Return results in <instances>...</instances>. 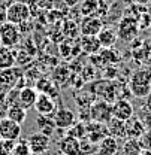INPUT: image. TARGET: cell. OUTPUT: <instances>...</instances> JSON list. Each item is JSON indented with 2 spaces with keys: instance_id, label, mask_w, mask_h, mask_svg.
I'll return each mask as SVG.
<instances>
[{
  "instance_id": "cell-31",
  "label": "cell",
  "mask_w": 151,
  "mask_h": 155,
  "mask_svg": "<svg viewBox=\"0 0 151 155\" xmlns=\"http://www.w3.org/2000/svg\"><path fill=\"white\" fill-rule=\"evenodd\" d=\"M6 110H8V103H6V94L0 93V118L6 116Z\"/></svg>"
},
{
  "instance_id": "cell-7",
  "label": "cell",
  "mask_w": 151,
  "mask_h": 155,
  "mask_svg": "<svg viewBox=\"0 0 151 155\" xmlns=\"http://www.w3.org/2000/svg\"><path fill=\"white\" fill-rule=\"evenodd\" d=\"M133 115H135V107L127 98H120L112 103V118H117V119L126 122Z\"/></svg>"
},
{
  "instance_id": "cell-33",
  "label": "cell",
  "mask_w": 151,
  "mask_h": 155,
  "mask_svg": "<svg viewBox=\"0 0 151 155\" xmlns=\"http://www.w3.org/2000/svg\"><path fill=\"white\" fill-rule=\"evenodd\" d=\"M18 28H19V31H21V33H24V31H26V33H29V31L33 28V24H32V22H30V19H29V21H26V22L19 24Z\"/></svg>"
},
{
  "instance_id": "cell-5",
  "label": "cell",
  "mask_w": 151,
  "mask_h": 155,
  "mask_svg": "<svg viewBox=\"0 0 151 155\" xmlns=\"http://www.w3.org/2000/svg\"><path fill=\"white\" fill-rule=\"evenodd\" d=\"M0 42L3 46L8 48H15L21 42V31L18 25L12 22H5L0 25Z\"/></svg>"
},
{
  "instance_id": "cell-10",
  "label": "cell",
  "mask_w": 151,
  "mask_h": 155,
  "mask_svg": "<svg viewBox=\"0 0 151 155\" xmlns=\"http://www.w3.org/2000/svg\"><path fill=\"white\" fill-rule=\"evenodd\" d=\"M103 30L102 19L99 17H84L79 24L81 36H97Z\"/></svg>"
},
{
  "instance_id": "cell-22",
  "label": "cell",
  "mask_w": 151,
  "mask_h": 155,
  "mask_svg": "<svg viewBox=\"0 0 151 155\" xmlns=\"http://www.w3.org/2000/svg\"><path fill=\"white\" fill-rule=\"evenodd\" d=\"M97 39H99L102 48H112L115 45V42H117V39H118V35L111 28H103L97 35Z\"/></svg>"
},
{
  "instance_id": "cell-38",
  "label": "cell",
  "mask_w": 151,
  "mask_h": 155,
  "mask_svg": "<svg viewBox=\"0 0 151 155\" xmlns=\"http://www.w3.org/2000/svg\"><path fill=\"white\" fill-rule=\"evenodd\" d=\"M93 155H99V154H93Z\"/></svg>"
},
{
  "instance_id": "cell-26",
  "label": "cell",
  "mask_w": 151,
  "mask_h": 155,
  "mask_svg": "<svg viewBox=\"0 0 151 155\" xmlns=\"http://www.w3.org/2000/svg\"><path fill=\"white\" fill-rule=\"evenodd\" d=\"M99 8V0H84L81 6V15L82 17H96Z\"/></svg>"
},
{
  "instance_id": "cell-24",
  "label": "cell",
  "mask_w": 151,
  "mask_h": 155,
  "mask_svg": "<svg viewBox=\"0 0 151 155\" xmlns=\"http://www.w3.org/2000/svg\"><path fill=\"white\" fill-rule=\"evenodd\" d=\"M64 136H69V137H74L76 140H84V139H87V125H85V122H82V121H76L75 124L70 127V128H67V131H66V134Z\"/></svg>"
},
{
  "instance_id": "cell-8",
  "label": "cell",
  "mask_w": 151,
  "mask_h": 155,
  "mask_svg": "<svg viewBox=\"0 0 151 155\" xmlns=\"http://www.w3.org/2000/svg\"><path fill=\"white\" fill-rule=\"evenodd\" d=\"M56 127L60 130H67L76 122V114L67 107H58L53 116Z\"/></svg>"
},
{
  "instance_id": "cell-15",
  "label": "cell",
  "mask_w": 151,
  "mask_h": 155,
  "mask_svg": "<svg viewBox=\"0 0 151 155\" xmlns=\"http://www.w3.org/2000/svg\"><path fill=\"white\" fill-rule=\"evenodd\" d=\"M39 93L33 87H24L22 90H19V106L27 109H33L35 103L38 100Z\"/></svg>"
},
{
  "instance_id": "cell-29",
  "label": "cell",
  "mask_w": 151,
  "mask_h": 155,
  "mask_svg": "<svg viewBox=\"0 0 151 155\" xmlns=\"http://www.w3.org/2000/svg\"><path fill=\"white\" fill-rule=\"evenodd\" d=\"M79 143H81V155L97 154V145L91 143L88 139H84V140H81Z\"/></svg>"
},
{
  "instance_id": "cell-36",
  "label": "cell",
  "mask_w": 151,
  "mask_h": 155,
  "mask_svg": "<svg viewBox=\"0 0 151 155\" xmlns=\"http://www.w3.org/2000/svg\"><path fill=\"white\" fill-rule=\"evenodd\" d=\"M14 2H15V0H0V6H2V8H5V9L8 11V8H9Z\"/></svg>"
},
{
  "instance_id": "cell-34",
  "label": "cell",
  "mask_w": 151,
  "mask_h": 155,
  "mask_svg": "<svg viewBox=\"0 0 151 155\" xmlns=\"http://www.w3.org/2000/svg\"><path fill=\"white\" fill-rule=\"evenodd\" d=\"M5 22H8V18H6V9L0 6V25L5 24Z\"/></svg>"
},
{
  "instance_id": "cell-18",
  "label": "cell",
  "mask_w": 151,
  "mask_h": 155,
  "mask_svg": "<svg viewBox=\"0 0 151 155\" xmlns=\"http://www.w3.org/2000/svg\"><path fill=\"white\" fill-rule=\"evenodd\" d=\"M120 149L118 140L112 136H106L99 145H97V154L99 155H117Z\"/></svg>"
},
{
  "instance_id": "cell-20",
  "label": "cell",
  "mask_w": 151,
  "mask_h": 155,
  "mask_svg": "<svg viewBox=\"0 0 151 155\" xmlns=\"http://www.w3.org/2000/svg\"><path fill=\"white\" fill-rule=\"evenodd\" d=\"M74 73L70 72V67L66 66V64H60L54 69V73H53V79H54V84L56 85H64L67 84L69 81H72Z\"/></svg>"
},
{
  "instance_id": "cell-30",
  "label": "cell",
  "mask_w": 151,
  "mask_h": 155,
  "mask_svg": "<svg viewBox=\"0 0 151 155\" xmlns=\"http://www.w3.org/2000/svg\"><path fill=\"white\" fill-rule=\"evenodd\" d=\"M6 103H8V107H11V106H19V90L18 88H12L11 91L6 93Z\"/></svg>"
},
{
  "instance_id": "cell-32",
  "label": "cell",
  "mask_w": 151,
  "mask_h": 155,
  "mask_svg": "<svg viewBox=\"0 0 151 155\" xmlns=\"http://www.w3.org/2000/svg\"><path fill=\"white\" fill-rule=\"evenodd\" d=\"M142 122H144V127H145V130L151 133V110H147L145 112V115L142 116Z\"/></svg>"
},
{
  "instance_id": "cell-39",
  "label": "cell",
  "mask_w": 151,
  "mask_h": 155,
  "mask_svg": "<svg viewBox=\"0 0 151 155\" xmlns=\"http://www.w3.org/2000/svg\"><path fill=\"white\" fill-rule=\"evenodd\" d=\"M0 45H2V42H0Z\"/></svg>"
},
{
  "instance_id": "cell-37",
  "label": "cell",
  "mask_w": 151,
  "mask_h": 155,
  "mask_svg": "<svg viewBox=\"0 0 151 155\" xmlns=\"http://www.w3.org/2000/svg\"><path fill=\"white\" fill-rule=\"evenodd\" d=\"M145 107H147V110H151V91H150V94L147 96V103H145Z\"/></svg>"
},
{
  "instance_id": "cell-35",
  "label": "cell",
  "mask_w": 151,
  "mask_h": 155,
  "mask_svg": "<svg viewBox=\"0 0 151 155\" xmlns=\"http://www.w3.org/2000/svg\"><path fill=\"white\" fill-rule=\"evenodd\" d=\"M79 2H81V0H63V5H66L67 8H74Z\"/></svg>"
},
{
  "instance_id": "cell-6",
  "label": "cell",
  "mask_w": 151,
  "mask_h": 155,
  "mask_svg": "<svg viewBox=\"0 0 151 155\" xmlns=\"http://www.w3.org/2000/svg\"><path fill=\"white\" fill-rule=\"evenodd\" d=\"M21 136V125L11 121L9 118H2L0 119V139L2 140H12L17 142Z\"/></svg>"
},
{
  "instance_id": "cell-23",
  "label": "cell",
  "mask_w": 151,
  "mask_h": 155,
  "mask_svg": "<svg viewBox=\"0 0 151 155\" xmlns=\"http://www.w3.org/2000/svg\"><path fill=\"white\" fill-rule=\"evenodd\" d=\"M99 57H100L105 67L106 66H114L120 61V54L114 48H102V51L99 52Z\"/></svg>"
},
{
  "instance_id": "cell-16",
  "label": "cell",
  "mask_w": 151,
  "mask_h": 155,
  "mask_svg": "<svg viewBox=\"0 0 151 155\" xmlns=\"http://www.w3.org/2000/svg\"><path fill=\"white\" fill-rule=\"evenodd\" d=\"M79 46H81V51L88 55H96L102 51V46H100L97 36H81Z\"/></svg>"
},
{
  "instance_id": "cell-27",
  "label": "cell",
  "mask_w": 151,
  "mask_h": 155,
  "mask_svg": "<svg viewBox=\"0 0 151 155\" xmlns=\"http://www.w3.org/2000/svg\"><path fill=\"white\" fill-rule=\"evenodd\" d=\"M124 154L126 155H141L142 154V148L139 140L136 139H127L124 143Z\"/></svg>"
},
{
  "instance_id": "cell-19",
  "label": "cell",
  "mask_w": 151,
  "mask_h": 155,
  "mask_svg": "<svg viewBox=\"0 0 151 155\" xmlns=\"http://www.w3.org/2000/svg\"><path fill=\"white\" fill-rule=\"evenodd\" d=\"M36 127H38L39 133L48 136V137H51V136L54 134V131L57 130L54 119L50 118V116H43V115H39L36 118Z\"/></svg>"
},
{
  "instance_id": "cell-3",
  "label": "cell",
  "mask_w": 151,
  "mask_h": 155,
  "mask_svg": "<svg viewBox=\"0 0 151 155\" xmlns=\"http://www.w3.org/2000/svg\"><path fill=\"white\" fill-rule=\"evenodd\" d=\"M30 17H32V12L24 2H14L6 11L8 22H12L15 25H19V24L29 21Z\"/></svg>"
},
{
  "instance_id": "cell-21",
  "label": "cell",
  "mask_w": 151,
  "mask_h": 155,
  "mask_svg": "<svg viewBox=\"0 0 151 155\" xmlns=\"http://www.w3.org/2000/svg\"><path fill=\"white\" fill-rule=\"evenodd\" d=\"M105 125H106V130H108V136H112L115 139L126 137V122H123L117 118H111Z\"/></svg>"
},
{
  "instance_id": "cell-2",
  "label": "cell",
  "mask_w": 151,
  "mask_h": 155,
  "mask_svg": "<svg viewBox=\"0 0 151 155\" xmlns=\"http://www.w3.org/2000/svg\"><path fill=\"white\" fill-rule=\"evenodd\" d=\"M22 76H24V72L19 67H11V69L0 70V93L6 94L12 88H17V84Z\"/></svg>"
},
{
  "instance_id": "cell-17",
  "label": "cell",
  "mask_w": 151,
  "mask_h": 155,
  "mask_svg": "<svg viewBox=\"0 0 151 155\" xmlns=\"http://www.w3.org/2000/svg\"><path fill=\"white\" fill-rule=\"evenodd\" d=\"M17 64V52L12 48L0 45V70L15 67Z\"/></svg>"
},
{
  "instance_id": "cell-12",
  "label": "cell",
  "mask_w": 151,
  "mask_h": 155,
  "mask_svg": "<svg viewBox=\"0 0 151 155\" xmlns=\"http://www.w3.org/2000/svg\"><path fill=\"white\" fill-rule=\"evenodd\" d=\"M123 40H132L138 35V21L133 18H123L118 25V33H117Z\"/></svg>"
},
{
  "instance_id": "cell-1",
  "label": "cell",
  "mask_w": 151,
  "mask_h": 155,
  "mask_svg": "<svg viewBox=\"0 0 151 155\" xmlns=\"http://www.w3.org/2000/svg\"><path fill=\"white\" fill-rule=\"evenodd\" d=\"M129 90L130 94H133L138 98L147 97L151 91V66L145 69L136 70L130 78L129 82Z\"/></svg>"
},
{
  "instance_id": "cell-4",
  "label": "cell",
  "mask_w": 151,
  "mask_h": 155,
  "mask_svg": "<svg viewBox=\"0 0 151 155\" xmlns=\"http://www.w3.org/2000/svg\"><path fill=\"white\" fill-rule=\"evenodd\" d=\"M112 118V104L105 100H96L90 106V121L106 124Z\"/></svg>"
},
{
  "instance_id": "cell-14",
  "label": "cell",
  "mask_w": 151,
  "mask_h": 155,
  "mask_svg": "<svg viewBox=\"0 0 151 155\" xmlns=\"http://www.w3.org/2000/svg\"><path fill=\"white\" fill-rule=\"evenodd\" d=\"M58 151L63 155H81V143L74 137L63 136L58 140Z\"/></svg>"
},
{
  "instance_id": "cell-9",
  "label": "cell",
  "mask_w": 151,
  "mask_h": 155,
  "mask_svg": "<svg viewBox=\"0 0 151 155\" xmlns=\"http://www.w3.org/2000/svg\"><path fill=\"white\" fill-rule=\"evenodd\" d=\"M27 140H29V145H30V149H32L33 155L45 154L50 149V146H51V137L42 134L39 131L33 133Z\"/></svg>"
},
{
  "instance_id": "cell-11",
  "label": "cell",
  "mask_w": 151,
  "mask_h": 155,
  "mask_svg": "<svg viewBox=\"0 0 151 155\" xmlns=\"http://www.w3.org/2000/svg\"><path fill=\"white\" fill-rule=\"evenodd\" d=\"M33 109H36V112H38L39 115L53 118L54 114H56V110H57L56 100H53L51 97L46 96V94H40V93H39L38 100H36Z\"/></svg>"
},
{
  "instance_id": "cell-25",
  "label": "cell",
  "mask_w": 151,
  "mask_h": 155,
  "mask_svg": "<svg viewBox=\"0 0 151 155\" xmlns=\"http://www.w3.org/2000/svg\"><path fill=\"white\" fill-rule=\"evenodd\" d=\"M6 118H9L11 121H14V122L21 125L26 121V118H27V110L24 107H21V106H11L6 110Z\"/></svg>"
},
{
  "instance_id": "cell-13",
  "label": "cell",
  "mask_w": 151,
  "mask_h": 155,
  "mask_svg": "<svg viewBox=\"0 0 151 155\" xmlns=\"http://www.w3.org/2000/svg\"><path fill=\"white\" fill-rule=\"evenodd\" d=\"M145 127H144V122L141 118L133 115L130 119L126 121V137L127 139H141L142 134L145 133Z\"/></svg>"
},
{
  "instance_id": "cell-28",
  "label": "cell",
  "mask_w": 151,
  "mask_h": 155,
  "mask_svg": "<svg viewBox=\"0 0 151 155\" xmlns=\"http://www.w3.org/2000/svg\"><path fill=\"white\" fill-rule=\"evenodd\" d=\"M12 155H33L32 149H30V145H29V140H19L18 139L15 142Z\"/></svg>"
}]
</instances>
